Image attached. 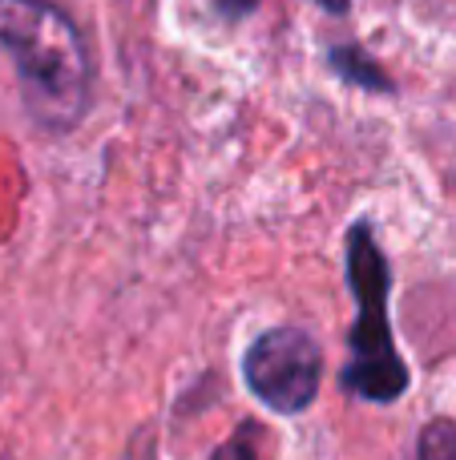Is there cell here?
Wrapping results in <instances>:
<instances>
[{"label": "cell", "instance_id": "cell-1", "mask_svg": "<svg viewBox=\"0 0 456 460\" xmlns=\"http://www.w3.org/2000/svg\"><path fill=\"white\" fill-rule=\"evenodd\" d=\"M0 53L32 126L69 134L89 110V53L69 13L53 0H0Z\"/></svg>", "mask_w": 456, "mask_h": 460}, {"label": "cell", "instance_id": "cell-2", "mask_svg": "<svg viewBox=\"0 0 456 460\" xmlns=\"http://www.w3.org/2000/svg\"><path fill=\"white\" fill-rule=\"evenodd\" d=\"M347 287L355 295V323L347 332V364L339 372V388L352 400L396 404L408 392V364L396 351L388 323L392 267L368 223L347 230Z\"/></svg>", "mask_w": 456, "mask_h": 460}, {"label": "cell", "instance_id": "cell-3", "mask_svg": "<svg viewBox=\"0 0 456 460\" xmlns=\"http://www.w3.org/2000/svg\"><path fill=\"white\" fill-rule=\"evenodd\" d=\"M242 380L271 412H307L323 384V351L303 327H271L242 356Z\"/></svg>", "mask_w": 456, "mask_h": 460}, {"label": "cell", "instance_id": "cell-4", "mask_svg": "<svg viewBox=\"0 0 456 460\" xmlns=\"http://www.w3.org/2000/svg\"><path fill=\"white\" fill-rule=\"evenodd\" d=\"M328 69L336 73L339 81L355 85L360 93H396L392 77L380 69V61L364 45H336V49H328Z\"/></svg>", "mask_w": 456, "mask_h": 460}, {"label": "cell", "instance_id": "cell-5", "mask_svg": "<svg viewBox=\"0 0 456 460\" xmlns=\"http://www.w3.org/2000/svg\"><path fill=\"white\" fill-rule=\"evenodd\" d=\"M417 460H456V420L449 416L428 420L417 437Z\"/></svg>", "mask_w": 456, "mask_h": 460}, {"label": "cell", "instance_id": "cell-6", "mask_svg": "<svg viewBox=\"0 0 456 460\" xmlns=\"http://www.w3.org/2000/svg\"><path fill=\"white\" fill-rule=\"evenodd\" d=\"M210 460H267L263 448H259V429L247 420L231 440H223V445L210 453Z\"/></svg>", "mask_w": 456, "mask_h": 460}, {"label": "cell", "instance_id": "cell-7", "mask_svg": "<svg viewBox=\"0 0 456 460\" xmlns=\"http://www.w3.org/2000/svg\"><path fill=\"white\" fill-rule=\"evenodd\" d=\"M218 4V13L226 16V21H239V16H247L250 8H255V0H215ZM320 8H328V13H336V16H344L347 13V0H315Z\"/></svg>", "mask_w": 456, "mask_h": 460}]
</instances>
